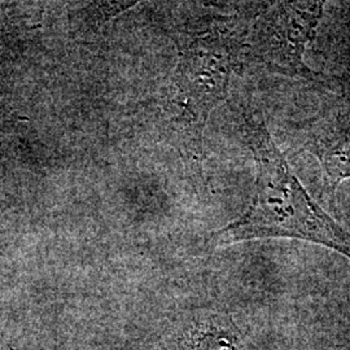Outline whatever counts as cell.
<instances>
[{"label": "cell", "instance_id": "cell-2", "mask_svg": "<svg viewBox=\"0 0 350 350\" xmlns=\"http://www.w3.org/2000/svg\"><path fill=\"white\" fill-rule=\"evenodd\" d=\"M250 27L245 21L212 20L178 37L174 101L179 126L195 153L201 150L211 113L226 99L231 77L245 53Z\"/></svg>", "mask_w": 350, "mask_h": 350}, {"label": "cell", "instance_id": "cell-1", "mask_svg": "<svg viewBox=\"0 0 350 350\" xmlns=\"http://www.w3.org/2000/svg\"><path fill=\"white\" fill-rule=\"evenodd\" d=\"M245 139L257 166L250 208L214 234V245L253 239L292 238L336 250L350 260V232L314 200L276 146L262 113L245 117Z\"/></svg>", "mask_w": 350, "mask_h": 350}, {"label": "cell", "instance_id": "cell-4", "mask_svg": "<svg viewBox=\"0 0 350 350\" xmlns=\"http://www.w3.org/2000/svg\"><path fill=\"white\" fill-rule=\"evenodd\" d=\"M302 150L310 153L325 173L327 198L335 200L338 187L350 180V96L328 103L310 122Z\"/></svg>", "mask_w": 350, "mask_h": 350}, {"label": "cell", "instance_id": "cell-3", "mask_svg": "<svg viewBox=\"0 0 350 350\" xmlns=\"http://www.w3.org/2000/svg\"><path fill=\"white\" fill-rule=\"evenodd\" d=\"M325 4V1L267 4L250 27L244 55L273 75L321 85L325 78L305 63V53L317 37Z\"/></svg>", "mask_w": 350, "mask_h": 350}]
</instances>
